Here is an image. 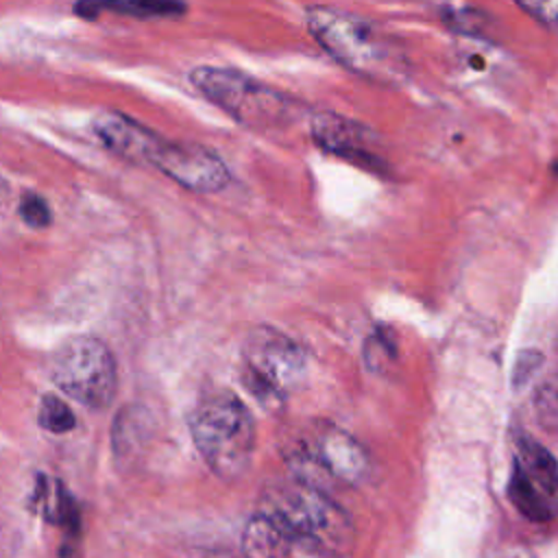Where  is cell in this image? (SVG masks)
I'll return each instance as SVG.
<instances>
[{"instance_id": "cell-1", "label": "cell", "mask_w": 558, "mask_h": 558, "mask_svg": "<svg viewBox=\"0 0 558 558\" xmlns=\"http://www.w3.org/2000/svg\"><path fill=\"white\" fill-rule=\"evenodd\" d=\"M262 514L277 523L292 543L323 556H344L353 547L349 514L310 482H281L266 490Z\"/></svg>"}, {"instance_id": "cell-2", "label": "cell", "mask_w": 558, "mask_h": 558, "mask_svg": "<svg viewBox=\"0 0 558 558\" xmlns=\"http://www.w3.org/2000/svg\"><path fill=\"white\" fill-rule=\"evenodd\" d=\"M190 434L201 458L218 477L235 480L248 469L255 449V421L235 392H207L190 414Z\"/></svg>"}, {"instance_id": "cell-3", "label": "cell", "mask_w": 558, "mask_h": 558, "mask_svg": "<svg viewBox=\"0 0 558 558\" xmlns=\"http://www.w3.org/2000/svg\"><path fill=\"white\" fill-rule=\"evenodd\" d=\"M305 20L314 39L351 72L375 81L399 78L401 52L366 17L318 4L305 11Z\"/></svg>"}, {"instance_id": "cell-4", "label": "cell", "mask_w": 558, "mask_h": 558, "mask_svg": "<svg viewBox=\"0 0 558 558\" xmlns=\"http://www.w3.org/2000/svg\"><path fill=\"white\" fill-rule=\"evenodd\" d=\"M190 83L244 126L279 129L292 118L294 102L235 68L198 65L190 72Z\"/></svg>"}, {"instance_id": "cell-5", "label": "cell", "mask_w": 558, "mask_h": 558, "mask_svg": "<svg viewBox=\"0 0 558 558\" xmlns=\"http://www.w3.org/2000/svg\"><path fill=\"white\" fill-rule=\"evenodd\" d=\"M307 375L301 347L275 327H255L242 347V381L266 408L281 405Z\"/></svg>"}, {"instance_id": "cell-6", "label": "cell", "mask_w": 558, "mask_h": 558, "mask_svg": "<svg viewBox=\"0 0 558 558\" xmlns=\"http://www.w3.org/2000/svg\"><path fill=\"white\" fill-rule=\"evenodd\" d=\"M50 377L74 401L102 410L118 392V366L111 349L96 336H72L50 357Z\"/></svg>"}, {"instance_id": "cell-7", "label": "cell", "mask_w": 558, "mask_h": 558, "mask_svg": "<svg viewBox=\"0 0 558 558\" xmlns=\"http://www.w3.org/2000/svg\"><path fill=\"white\" fill-rule=\"evenodd\" d=\"M508 495L517 510L532 521L554 517L558 499V464L541 442L527 436L517 438Z\"/></svg>"}, {"instance_id": "cell-8", "label": "cell", "mask_w": 558, "mask_h": 558, "mask_svg": "<svg viewBox=\"0 0 558 558\" xmlns=\"http://www.w3.org/2000/svg\"><path fill=\"white\" fill-rule=\"evenodd\" d=\"M299 462L344 482L355 484L368 471V456L364 447L344 429L331 423H316L299 445Z\"/></svg>"}, {"instance_id": "cell-9", "label": "cell", "mask_w": 558, "mask_h": 558, "mask_svg": "<svg viewBox=\"0 0 558 558\" xmlns=\"http://www.w3.org/2000/svg\"><path fill=\"white\" fill-rule=\"evenodd\" d=\"M166 177L194 192H218L229 183L227 163L211 150L194 142H163L153 159Z\"/></svg>"}, {"instance_id": "cell-10", "label": "cell", "mask_w": 558, "mask_h": 558, "mask_svg": "<svg viewBox=\"0 0 558 558\" xmlns=\"http://www.w3.org/2000/svg\"><path fill=\"white\" fill-rule=\"evenodd\" d=\"M310 131L323 150L371 170L381 168V157L375 153L377 140L364 124L331 111H323L312 118Z\"/></svg>"}, {"instance_id": "cell-11", "label": "cell", "mask_w": 558, "mask_h": 558, "mask_svg": "<svg viewBox=\"0 0 558 558\" xmlns=\"http://www.w3.org/2000/svg\"><path fill=\"white\" fill-rule=\"evenodd\" d=\"M94 131L100 142L122 159L153 166L155 155L166 142L146 124L120 111H102L94 118Z\"/></svg>"}, {"instance_id": "cell-12", "label": "cell", "mask_w": 558, "mask_h": 558, "mask_svg": "<svg viewBox=\"0 0 558 558\" xmlns=\"http://www.w3.org/2000/svg\"><path fill=\"white\" fill-rule=\"evenodd\" d=\"M242 541L248 558H286L292 545L290 536L262 512L248 521Z\"/></svg>"}, {"instance_id": "cell-13", "label": "cell", "mask_w": 558, "mask_h": 558, "mask_svg": "<svg viewBox=\"0 0 558 558\" xmlns=\"http://www.w3.org/2000/svg\"><path fill=\"white\" fill-rule=\"evenodd\" d=\"M100 9H109L113 13H124L140 20H155V17H177L185 11V4L179 2H109L98 4Z\"/></svg>"}, {"instance_id": "cell-14", "label": "cell", "mask_w": 558, "mask_h": 558, "mask_svg": "<svg viewBox=\"0 0 558 558\" xmlns=\"http://www.w3.org/2000/svg\"><path fill=\"white\" fill-rule=\"evenodd\" d=\"M37 423L52 434H65L74 427V414L65 401L54 395H44L37 412Z\"/></svg>"}, {"instance_id": "cell-15", "label": "cell", "mask_w": 558, "mask_h": 558, "mask_svg": "<svg viewBox=\"0 0 558 558\" xmlns=\"http://www.w3.org/2000/svg\"><path fill=\"white\" fill-rule=\"evenodd\" d=\"M17 211H20V218H22L28 227L44 229V227H48L50 220H52V214H50V207H48L46 198L39 196L37 192H24V194L20 196Z\"/></svg>"}, {"instance_id": "cell-16", "label": "cell", "mask_w": 558, "mask_h": 558, "mask_svg": "<svg viewBox=\"0 0 558 558\" xmlns=\"http://www.w3.org/2000/svg\"><path fill=\"white\" fill-rule=\"evenodd\" d=\"M536 408H538V414H541V418H543L545 423L558 427V379L547 381V384L538 390Z\"/></svg>"}]
</instances>
